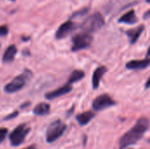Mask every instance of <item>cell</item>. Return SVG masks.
Listing matches in <instances>:
<instances>
[{
  "label": "cell",
  "instance_id": "obj_1",
  "mask_svg": "<svg viewBox=\"0 0 150 149\" xmlns=\"http://www.w3.org/2000/svg\"><path fill=\"white\" fill-rule=\"evenodd\" d=\"M149 119L148 118H140L134 126L121 136L119 142V149H126L138 143L149 130Z\"/></svg>",
  "mask_w": 150,
  "mask_h": 149
},
{
  "label": "cell",
  "instance_id": "obj_2",
  "mask_svg": "<svg viewBox=\"0 0 150 149\" xmlns=\"http://www.w3.org/2000/svg\"><path fill=\"white\" fill-rule=\"evenodd\" d=\"M104 25H105L104 17L99 12H96L89 16L87 18H85L83 22L81 24L80 27L83 31V32L91 33L100 30L104 26Z\"/></svg>",
  "mask_w": 150,
  "mask_h": 149
},
{
  "label": "cell",
  "instance_id": "obj_3",
  "mask_svg": "<svg viewBox=\"0 0 150 149\" xmlns=\"http://www.w3.org/2000/svg\"><path fill=\"white\" fill-rule=\"evenodd\" d=\"M67 126L60 119L52 122L46 132V141L47 143H53L62 136L66 131Z\"/></svg>",
  "mask_w": 150,
  "mask_h": 149
},
{
  "label": "cell",
  "instance_id": "obj_4",
  "mask_svg": "<svg viewBox=\"0 0 150 149\" xmlns=\"http://www.w3.org/2000/svg\"><path fill=\"white\" fill-rule=\"evenodd\" d=\"M93 40V37L91 33L87 32H81L76 34L72 38V47L71 50L74 52L80 51L89 47Z\"/></svg>",
  "mask_w": 150,
  "mask_h": 149
},
{
  "label": "cell",
  "instance_id": "obj_5",
  "mask_svg": "<svg viewBox=\"0 0 150 149\" xmlns=\"http://www.w3.org/2000/svg\"><path fill=\"white\" fill-rule=\"evenodd\" d=\"M29 132H30V129L26 126L25 124L18 125L11 133V134L9 136L11 144L14 147L19 146L20 144H22L24 142V141Z\"/></svg>",
  "mask_w": 150,
  "mask_h": 149
},
{
  "label": "cell",
  "instance_id": "obj_6",
  "mask_svg": "<svg viewBox=\"0 0 150 149\" xmlns=\"http://www.w3.org/2000/svg\"><path fill=\"white\" fill-rule=\"evenodd\" d=\"M116 105V102L113 100V98L105 93V94H101L99 96H98L93 101H92V109L95 112H101L104 111L107 108L112 107Z\"/></svg>",
  "mask_w": 150,
  "mask_h": 149
},
{
  "label": "cell",
  "instance_id": "obj_7",
  "mask_svg": "<svg viewBox=\"0 0 150 149\" xmlns=\"http://www.w3.org/2000/svg\"><path fill=\"white\" fill-rule=\"evenodd\" d=\"M29 73H30V71L26 70L24 74L16 76L12 81H11L8 84L5 85V87H4L5 92L14 93V92H17L19 90H21L26 83V80L28 78L27 74H29Z\"/></svg>",
  "mask_w": 150,
  "mask_h": 149
},
{
  "label": "cell",
  "instance_id": "obj_8",
  "mask_svg": "<svg viewBox=\"0 0 150 149\" xmlns=\"http://www.w3.org/2000/svg\"><path fill=\"white\" fill-rule=\"evenodd\" d=\"M76 24L71 20L64 22L57 29L56 33H55V38L57 40H62V39L66 38L68 35H69L76 29Z\"/></svg>",
  "mask_w": 150,
  "mask_h": 149
},
{
  "label": "cell",
  "instance_id": "obj_9",
  "mask_svg": "<svg viewBox=\"0 0 150 149\" xmlns=\"http://www.w3.org/2000/svg\"><path fill=\"white\" fill-rule=\"evenodd\" d=\"M72 90V86L69 83H66L64 84L63 86L54 90H52L50 92H47L46 95H45V97L48 100H53L54 98H57L59 97H62L63 95H66L68 93H69L70 91Z\"/></svg>",
  "mask_w": 150,
  "mask_h": 149
},
{
  "label": "cell",
  "instance_id": "obj_10",
  "mask_svg": "<svg viewBox=\"0 0 150 149\" xmlns=\"http://www.w3.org/2000/svg\"><path fill=\"white\" fill-rule=\"evenodd\" d=\"M150 66V58L143 60H132L127 62L126 68L130 70H142Z\"/></svg>",
  "mask_w": 150,
  "mask_h": 149
},
{
  "label": "cell",
  "instance_id": "obj_11",
  "mask_svg": "<svg viewBox=\"0 0 150 149\" xmlns=\"http://www.w3.org/2000/svg\"><path fill=\"white\" fill-rule=\"evenodd\" d=\"M106 72H107V68L105 66H99L94 70V72L92 74V78H91L92 88L94 90L98 89V87L100 85V82Z\"/></svg>",
  "mask_w": 150,
  "mask_h": 149
},
{
  "label": "cell",
  "instance_id": "obj_12",
  "mask_svg": "<svg viewBox=\"0 0 150 149\" xmlns=\"http://www.w3.org/2000/svg\"><path fill=\"white\" fill-rule=\"evenodd\" d=\"M144 29H145L144 25H141L137 26L136 28L130 29V30L127 31V35L129 38V40H130V43L131 44H134V43L137 42V40L141 37L142 33L143 32Z\"/></svg>",
  "mask_w": 150,
  "mask_h": 149
},
{
  "label": "cell",
  "instance_id": "obj_13",
  "mask_svg": "<svg viewBox=\"0 0 150 149\" xmlns=\"http://www.w3.org/2000/svg\"><path fill=\"white\" fill-rule=\"evenodd\" d=\"M17 52H18V49H17L15 45L9 46L3 54V59H2L3 62L4 63H10V62L13 61V60L15 59V56L17 54Z\"/></svg>",
  "mask_w": 150,
  "mask_h": 149
},
{
  "label": "cell",
  "instance_id": "obj_14",
  "mask_svg": "<svg viewBox=\"0 0 150 149\" xmlns=\"http://www.w3.org/2000/svg\"><path fill=\"white\" fill-rule=\"evenodd\" d=\"M95 115L96 114L91 111L84 112H82L76 116V121L78 122V124L80 126H84L91 122V120L95 117Z\"/></svg>",
  "mask_w": 150,
  "mask_h": 149
},
{
  "label": "cell",
  "instance_id": "obj_15",
  "mask_svg": "<svg viewBox=\"0 0 150 149\" xmlns=\"http://www.w3.org/2000/svg\"><path fill=\"white\" fill-rule=\"evenodd\" d=\"M120 23H125V24H129V25H133L135 24L137 22V17L135 16V12L134 10H130L129 11H127V13H125L124 15H122L120 19H119Z\"/></svg>",
  "mask_w": 150,
  "mask_h": 149
},
{
  "label": "cell",
  "instance_id": "obj_16",
  "mask_svg": "<svg viewBox=\"0 0 150 149\" xmlns=\"http://www.w3.org/2000/svg\"><path fill=\"white\" fill-rule=\"evenodd\" d=\"M49 112H50V105L47 103H40L33 109V113L37 116H45L48 114Z\"/></svg>",
  "mask_w": 150,
  "mask_h": 149
},
{
  "label": "cell",
  "instance_id": "obj_17",
  "mask_svg": "<svg viewBox=\"0 0 150 149\" xmlns=\"http://www.w3.org/2000/svg\"><path fill=\"white\" fill-rule=\"evenodd\" d=\"M84 76H85V74H84V72L83 70H80V69L74 70L70 74V76H69V77L68 79V83L71 85L72 83H76V82L82 80L84 77Z\"/></svg>",
  "mask_w": 150,
  "mask_h": 149
},
{
  "label": "cell",
  "instance_id": "obj_18",
  "mask_svg": "<svg viewBox=\"0 0 150 149\" xmlns=\"http://www.w3.org/2000/svg\"><path fill=\"white\" fill-rule=\"evenodd\" d=\"M7 133H8L7 128H4V127L0 128V143H2L4 141V139L6 138Z\"/></svg>",
  "mask_w": 150,
  "mask_h": 149
},
{
  "label": "cell",
  "instance_id": "obj_19",
  "mask_svg": "<svg viewBox=\"0 0 150 149\" xmlns=\"http://www.w3.org/2000/svg\"><path fill=\"white\" fill-rule=\"evenodd\" d=\"M8 32H9V29H8V26L4 25H1L0 26V37H3V36H5L8 34Z\"/></svg>",
  "mask_w": 150,
  "mask_h": 149
},
{
  "label": "cell",
  "instance_id": "obj_20",
  "mask_svg": "<svg viewBox=\"0 0 150 149\" xmlns=\"http://www.w3.org/2000/svg\"><path fill=\"white\" fill-rule=\"evenodd\" d=\"M18 115V112H11L10 115H8V116H6L5 118H4V120H11V119H14V118H16L17 116Z\"/></svg>",
  "mask_w": 150,
  "mask_h": 149
},
{
  "label": "cell",
  "instance_id": "obj_21",
  "mask_svg": "<svg viewBox=\"0 0 150 149\" xmlns=\"http://www.w3.org/2000/svg\"><path fill=\"white\" fill-rule=\"evenodd\" d=\"M88 8L87 9H83V10H82V11H77V12H76L73 16H77V15H83V14H84V13H86L87 11H88Z\"/></svg>",
  "mask_w": 150,
  "mask_h": 149
},
{
  "label": "cell",
  "instance_id": "obj_22",
  "mask_svg": "<svg viewBox=\"0 0 150 149\" xmlns=\"http://www.w3.org/2000/svg\"><path fill=\"white\" fill-rule=\"evenodd\" d=\"M143 17H144V18H150V10L149 11H147L146 12H145V14L143 15Z\"/></svg>",
  "mask_w": 150,
  "mask_h": 149
},
{
  "label": "cell",
  "instance_id": "obj_23",
  "mask_svg": "<svg viewBox=\"0 0 150 149\" xmlns=\"http://www.w3.org/2000/svg\"><path fill=\"white\" fill-rule=\"evenodd\" d=\"M150 88V76L149 77V79L147 80L146 83H145V89H149Z\"/></svg>",
  "mask_w": 150,
  "mask_h": 149
},
{
  "label": "cell",
  "instance_id": "obj_24",
  "mask_svg": "<svg viewBox=\"0 0 150 149\" xmlns=\"http://www.w3.org/2000/svg\"><path fill=\"white\" fill-rule=\"evenodd\" d=\"M146 56H147V58H150V46H149V49H148V51H147V54H146Z\"/></svg>",
  "mask_w": 150,
  "mask_h": 149
},
{
  "label": "cell",
  "instance_id": "obj_25",
  "mask_svg": "<svg viewBox=\"0 0 150 149\" xmlns=\"http://www.w3.org/2000/svg\"><path fill=\"white\" fill-rule=\"evenodd\" d=\"M24 149H36V147H35L34 145H33V146L27 147V148H24Z\"/></svg>",
  "mask_w": 150,
  "mask_h": 149
},
{
  "label": "cell",
  "instance_id": "obj_26",
  "mask_svg": "<svg viewBox=\"0 0 150 149\" xmlns=\"http://www.w3.org/2000/svg\"><path fill=\"white\" fill-rule=\"evenodd\" d=\"M146 1H147L148 3H149V4H150V0H146Z\"/></svg>",
  "mask_w": 150,
  "mask_h": 149
},
{
  "label": "cell",
  "instance_id": "obj_27",
  "mask_svg": "<svg viewBox=\"0 0 150 149\" xmlns=\"http://www.w3.org/2000/svg\"><path fill=\"white\" fill-rule=\"evenodd\" d=\"M11 1H15V0H11Z\"/></svg>",
  "mask_w": 150,
  "mask_h": 149
},
{
  "label": "cell",
  "instance_id": "obj_28",
  "mask_svg": "<svg viewBox=\"0 0 150 149\" xmlns=\"http://www.w3.org/2000/svg\"><path fill=\"white\" fill-rule=\"evenodd\" d=\"M127 149H134V148H127Z\"/></svg>",
  "mask_w": 150,
  "mask_h": 149
},
{
  "label": "cell",
  "instance_id": "obj_29",
  "mask_svg": "<svg viewBox=\"0 0 150 149\" xmlns=\"http://www.w3.org/2000/svg\"><path fill=\"white\" fill-rule=\"evenodd\" d=\"M149 143H150V140H149Z\"/></svg>",
  "mask_w": 150,
  "mask_h": 149
},
{
  "label": "cell",
  "instance_id": "obj_30",
  "mask_svg": "<svg viewBox=\"0 0 150 149\" xmlns=\"http://www.w3.org/2000/svg\"><path fill=\"white\" fill-rule=\"evenodd\" d=\"M0 47H1V45H0Z\"/></svg>",
  "mask_w": 150,
  "mask_h": 149
}]
</instances>
